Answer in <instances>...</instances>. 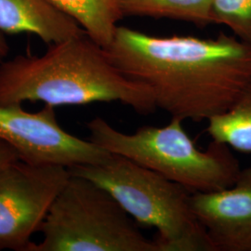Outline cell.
Returning a JSON list of instances; mask_svg holds the SVG:
<instances>
[{
	"instance_id": "14",
	"label": "cell",
	"mask_w": 251,
	"mask_h": 251,
	"mask_svg": "<svg viewBox=\"0 0 251 251\" xmlns=\"http://www.w3.org/2000/svg\"><path fill=\"white\" fill-rule=\"evenodd\" d=\"M18 160L20 157L16 150L9 144L0 141V171Z\"/></svg>"
},
{
	"instance_id": "5",
	"label": "cell",
	"mask_w": 251,
	"mask_h": 251,
	"mask_svg": "<svg viewBox=\"0 0 251 251\" xmlns=\"http://www.w3.org/2000/svg\"><path fill=\"white\" fill-rule=\"evenodd\" d=\"M71 175V174H70ZM28 251H159L107 190L71 175Z\"/></svg>"
},
{
	"instance_id": "10",
	"label": "cell",
	"mask_w": 251,
	"mask_h": 251,
	"mask_svg": "<svg viewBox=\"0 0 251 251\" xmlns=\"http://www.w3.org/2000/svg\"><path fill=\"white\" fill-rule=\"evenodd\" d=\"M74 19L102 48L112 42L117 23L123 18L118 0H49Z\"/></svg>"
},
{
	"instance_id": "6",
	"label": "cell",
	"mask_w": 251,
	"mask_h": 251,
	"mask_svg": "<svg viewBox=\"0 0 251 251\" xmlns=\"http://www.w3.org/2000/svg\"><path fill=\"white\" fill-rule=\"evenodd\" d=\"M70 176L63 166L21 160L0 171V251H28Z\"/></svg>"
},
{
	"instance_id": "15",
	"label": "cell",
	"mask_w": 251,
	"mask_h": 251,
	"mask_svg": "<svg viewBox=\"0 0 251 251\" xmlns=\"http://www.w3.org/2000/svg\"><path fill=\"white\" fill-rule=\"evenodd\" d=\"M9 48L8 39L6 37V34L0 31V63L4 62L9 53Z\"/></svg>"
},
{
	"instance_id": "8",
	"label": "cell",
	"mask_w": 251,
	"mask_h": 251,
	"mask_svg": "<svg viewBox=\"0 0 251 251\" xmlns=\"http://www.w3.org/2000/svg\"><path fill=\"white\" fill-rule=\"evenodd\" d=\"M189 204L214 251H251V167L228 188L191 193Z\"/></svg>"
},
{
	"instance_id": "4",
	"label": "cell",
	"mask_w": 251,
	"mask_h": 251,
	"mask_svg": "<svg viewBox=\"0 0 251 251\" xmlns=\"http://www.w3.org/2000/svg\"><path fill=\"white\" fill-rule=\"evenodd\" d=\"M71 175L99 184L137 224L155 228L159 251H214L189 204L192 192L125 156L68 168Z\"/></svg>"
},
{
	"instance_id": "7",
	"label": "cell",
	"mask_w": 251,
	"mask_h": 251,
	"mask_svg": "<svg viewBox=\"0 0 251 251\" xmlns=\"http://www.w3.org/2000/svg\"><path fill=\"white\" fill-rule=\"evenodd\" d=\"M54 108L45 104L31 113L22 104L0 106V141L11 145L21 161L32 165L68 169L105 161L111 152L65 131L57 121Z\"/></svg>"
},
{
	"instance_id": "11",
	"label": "cell",
	"mask_w": 251,
	"mask_h": 251,
	"mask_svg": "<svg viewBox=\"0 0 251 251\" xmlns=\"http://www.w3.org/2000/svg\"><path fill=\"white\" fill-rule=\"evenodd\" d=\"M212 0H118L123 17L172 19L198 27L211 25Z\"/></svg>"
},
{
	"instance_id": "9",
	"label": "cell",
	"mask_w": 251,
	"mask_h": 251,
	"mask_svg": "<svg viewBox=\"0 0 251 251\" xmlns=\"http://www.w3.org/2000/svg\"><path fill=\"white\" fill-rule=\"evenodd\" d=\"M0 31L33 34L48 45L87 34L49 0H0Z\"/></svg>"
},
{
	"instance_id": "13",
	"label": "cell",
	"mask_w": 251,
	"mask_h": 251,
	"mask_svg": "<svg viewBox=\"0 0 251 251\" xmlns=\"http://www.w3.org/2000/svg\"><path fill=\"white\" fill-rule=\"evenodd\" d=\"M210 21L228 27L233 36L251 44V0H212Z\"/></svg>"
},
{
	"instance_id": "1",
	"label": "cell",
	"mask_w": 251,
	"mask_h": 251,
	"mask_svg": "<svg viewBox=\"0 0 251 251\" xmlns=\"http://www.w3.org/2000/svg\"><path fill=\"white\" fill-rule=\"evenodd\" d=\"M104 50L126 78L151 89L157 109L182 120L225 114L251 78V44L225 33L155 36L118 25Z\"/></svg>"
},
{
	"instance_id": "2",
	"label": "cell",
	"mask_w": 251,
	"mask_h": 251,
	"mask_svg": "<svg viewBox=\"0 0 251 251\" xmlns=\"http://www.w3.org/2000/svg\"><path fill=\"white\" fill-rule=\"evenodd\" d=\"M43 101L56 106L120 101L152 115V90L126 78L105 50L87 34L49 45L45 53L17 55L0 63V106Z\"/></svg>"
},
{
	"instance_id": "12",
	"label": "cell",
	"mask_w": 251,
	"mask_h": 251,
	"mask_svg": "<svg viewBox=\"0 0 251 251\" xmlns=\"http://www.w3.org/2000/svg\"><path fill=\"white\" fill-rule=\"evenodd\" d=\"M206 131L216 142L251 152V78L226 113L208 120Z\"/></svg>"
},
{
	"instance_id": "3",
	"label": "cell",
	"mask_w": 251,
	"mask_h": 251,
	"mask_svg": "<svg viewBox=\"0 0 251 251\" xmlns=\"http://www.w3.org/2000/svg\"><path fill=\"white\" fill-rule=\"evenodd\" d=\"M182 122L172 117L167 126H144L131 134L117 130L99 117L91 119L87 126L92 143L159 173L192 193L232 186L241 167L230 146L212 140L206 150L198 149Z\"/></svg>"
}]
</instances>
